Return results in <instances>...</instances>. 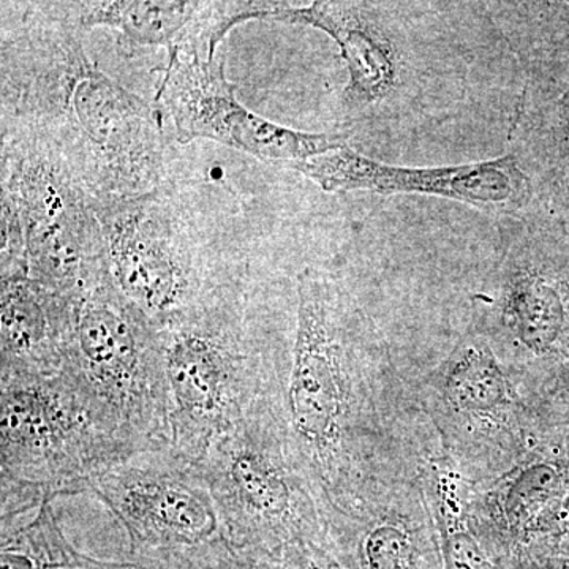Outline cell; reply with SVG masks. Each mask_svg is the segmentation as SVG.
I'll use <instances>...</instances> for the list:
<instances>
[{
	"instance_id": "cell-20",
	"label": "cell",
	"mask_w": 569,
	"mask_h": 569,
	"mask_svg": "<svg viewBox=\"0 0 569 569\" xmlns=\"http://www.w3.org/2000/svg\"><path fill=\"white\" fill-rule=\"evenodd\" d=\"M362 560L367 569H410V542L396 527H377L362 542Z\"/></svg>"
},
{
	"instance_id": "cell-11",
	"label": "cell",
	"mask_w": 569,
	"mask_h": 569,
	"mask_svg": "<svg viewBox=\"0 0 569 569\" xmlns=\"http://www.w3.org/2000/svg\"><path fill=\"white\" fill-rule=\"evenodd\" d=\"M89 493L126 530L130 559L189 552L227 541L200 468L170 448L123 460L93 479Z\"/></svg>"
},
{
	"instance_id": "cell-21",
	"label": "cell",
	"mask_w": 569,
	"mask_h": 569,
	"mask_svg": "<svg viewBox=\"0 0 569 569\" xmlns=\"http://www.w3.org/2000/svg\"><path fill=\"white\" fill-rule=\"evenodd\" d=\"M246 561L252 569H346L328 550L306 541Z\"/></svg>"
},
{
	"instance_id": "cell-19",
	"label": "cell",
	"mask_w": 569,
	"mask_h": 569,
	"mask_svg": "<svg viewBox=\"0 0 569 569\" xmlns=\"http://www.w3.org/2000/svg\"><path fill=\"white\" fill-rule=\"evenodd\" d=\"M559 488V475L549 466H535L523 471L509 489V518H523L531 509L548 501Z\"/></svg>"
},
{
	"instance_id": "cell-18",
	"label": "cell",
	"mask_w": 569,
	"mask_h": 569,
	"mask_svg": "<svg viewBox=\"0 0 569 569\" xmlns=\"http://www.w3.org/2000/svg\"><path fill=\"white\" fill-rule=\"evenodd\" d=\"M123 569H252L227 541L189 552L162 553L127 560Z\"/></svg>"
},
{
	"instance_id": "cell-1",
	"label": "cell",
	"mask_w": 569,
	"mask_h": 569,
	"mask_svg": "<svg viewBox=\"0 0 569 569\" xmlns=\"http://www.w3.org/2000/svg\"><path fill=\"white\" fill-rule=\"evenodd\" d=\"M2 17V132L28 138L62 163L93 203L160 189L163 121L89 58L59 2Z\"/></svg>"
},
{
	"instance_id": "cell-10",
	"label": "cell",
	"mask_w": 569,
	"mask_h": 569,
	"mask_svg": "<svg viewBox=\"0 0 569 569\" xmlns=\"http://www.w3.org/2000/svg\"><path fill=\"white\" fill-rule=\"evenodd\" d=\"M343 307L335 283L307 268L298 276V323L287 413L296 443L329 479L342 466L350 413Z\"/></svg>"
},
{
	"instance_id": "cell-5",
	"label": "cell",
	"mask_w": 569,
	"mask_h": 569,
	"mask_svg": "<svg viewBox=\"0 0 569 569\" xmlns=\"http://www.w3.org/2000/svg\"><path fill=\"white\" fill-rule=\"evenodd\" d=\"M63 372L110 419L134 455L170 448V411L159 329L110 277L73 306Z\"/></svg>"
},
{
	"instance_id": "cell-16",
	"label": "cell",
	"mask_w": 569,
	"mask_h": 569,
	"mask_svg": "<svg viewBox=\"0 0 569 569\" xmlns=\"http://www.w3.org/2000/svg\"><path fill=\"white\" fill-rule=\"evenodd\" d=\"M127 561L86 556L67 539L52 501H44L31 522L3 527L0 569H123Z\"/></svg>"
},
{
	"instance_id": "cell-15",
	"label": "cell",
	"mask_w": 569,
	"mask_h": 569,
	"mask_svg": "<svg viewBox=\"0 0 569 569\" xmlns=\"http://www.w3.org/2000/svg\"><path fill=\"white\" fill-rule=\"evenodd\" d=\"M74 305L33 282L26 269L0 272V378L61 372Z\"/></svg>"
},
{
	"instance_id": "cell-23",
	"label": "cell",
	"mask_w": 569,
	"mask_h": 569,
	"mask_svg": "<svg viewBox=\"0 0 569 569\" xmlns=\"http://www.w3.org/2000/svg\"><path fill=\"white\" fill-rule=\"evenodd\" d=\"M542 201L569 234V183L549 190L548 193L542 194Z\"/></svg>"
},
{
	"instance_id": "cell-6",
	"label": "cell",
	"mask_w": 569,
	"mask_h": 569,
	"mask_svg": "<svg viewBox=\"0 0 569 569\" xmlns=\"http://www.w3.org/2000/svg\"><path fill=\"white\" fill-rule=\"evenodd\" d=\"M2 194L17 204L29 277L78 302L108 279L102 224L91 197L37 142L2 133Z\"/></svg>"
},
{
	"instance_id": "cell-4",
	"label": "cell",
	"mask_w": 569,
	"mask_h": 569,
	"mask_svg": "<svg viewBox=\"0 0 569 569\" xmlns=\"http://www.w3.org/2000/svg\"><path fill=\"white\" fill-rule=\"evenodd\" d=\"M159 335L170 449L198 463L216 438L263 400L241 305L224 288Z\"/></svg>"
},
{
	"instance_id": "cell-9",
	"label": "cell",
	"mask_w": 569,
	"mask_h": 569,
	"mask_svg": "<svg viewBox=\"0 0 569 569\" xmlns=\"http://www.w3.org/2000/svg\"><path fill=\"white\" fill-rule=\"evenodd\" d=\"M197 466L219 509L224 539L242 559L280 549L298 535L301 492L264 400L216 438Z\"/></svg>"
},
{
	"instance_id": "cell-7",
	"label": "cell",
	"mask_w": 569,
	"mask_h": 569,
	"mask_svg": "<svg viewBox=\"0 0 569 569\" xmlns=\"http://www.w3.org/2000/svg\"><path fill=\"white\" fill-rule=\"evenodd\" d=\"M112 287L156 329L190 316L224 290L212 282L182 217L159 190L93 203Z\"/></svg>"
},
{
	"instance_id": "cell-12",
	"label": "cell",
	"mask_w": 569,
	"mask_h": 569,
	"mask_svg": "<svg viewBox=\"0 0 569 569\" xmlns=\"http://www.w3.org/2000/svg\"><path fill=\"white\" fill-rule=\"evenodd\" d=\"M168 54L153 107L181 144L212 140L288 167L348 144L342 133L301 132L249 110L224 77L223 56L198 48H176Z\"/></svg>"
},
{
	"instance_id": "cell-13",
	"label": "cell",
	"mask_w": 569,
	"mask_h": 569,
	"mask_svg": "<svg viewBox=\"0 0 569 569\" xmlns=\"http://www.w3.org/2000/svg\"><path fill=\"white\" fill-rule=\"evenodd\" d=\"M290 168L328 193L372 192L447 198L500 217L542 203L537 183L511 152L485 162L449 167H397L342 146Z\"/></svg>"
},
{
	"instance_id": "cell-8",
	"label": "cell",
	"mask_w": 569,
	"mask_h": 569,
	"mask_svg": "<svg viewBox=\"0 0 569 569\" xmlns=\"http://www.w3.org/2000/svg\"><path fill=\"white\" fill-rule=\"evenodd\" d=\"M488 11L522 71L509 152L542 198L569 183V2H496Z\"/></svg>"
},
{
	"instance_id": "cell-2",
	"label": "cell",
	"mask_w": 569,
	"mask_h": 569,
	"mask_svg": "<svg viewBox=\"0 0 569 569\" xmlns=\"http://www.w3.org/2000/svg\"><path fill=\"white\" fill-rule=\"evenodd\" d=\"M0 385L2 527L56 497L89 493L93 479L134 455L63 370Z\"/></svg>"
},
{
	"instance_id": "cell-22",
	"label": "cell",
	"mask_w": 569,
	"mask_h": 569,
	"mask_svg": "<svg viewBox=\"0 0 569 569\" xmlns=\"http://www.w3.org/2000/svg\"><path fill=\"white\" fill-rule=\"evenodd\" d=\"M447 518L445 553L448 569H490L488 557L479 548L477 539L468 533L462 522L452 519V515H447Z\"/></svg>"
},
{
	"instance_id": "cell-17",
	"label": "cell",
	"mask_w": 569,
	"mask_h": 569,
	"mask_svg": "<svg viewBox=\"0 0 569 569\" xmlns=\"http://www.w3.org/2000/svg\"><path fill=\"white\" fill-rule=\"evenodd\" d=\"M447 387L456 406L466 411H490L507 400V378L492 348L481 340L467 343L449 367Z\"/></svg>"
},
{
	"instance_id": "cell-3",
	"label": "cell",
	"mask_w": 569,
	"mask_h": 569,
	"mask_svg": "<svg viewBox=\"0 0 569 569\" xmlns=\"http://www.w3.org/2000/svg\"><path fill=\"white\" fill-rule=\"evenodd\" d=\"M429 3L280 2L268 20L307 26L326 33L346 62L340 96L343 137L403 118L426 92L436 58L421 21ZM429 40V39H427Z\"/></svg>"
},
{
	"instance_id": "cell-14",
	"label": "cell",
	"mask_w": 569,
	"mask_h": 569,
	"mask_svg": "<svg viewBox=\"0 0 569 569\" xmlns=\"http://www.w3.org/2000/svg\"><path fill=\"white\" fill-rule=\"evenodd\" d=\"M78 29L108 28L133 47L198 48L217 54L224 37L250 20H266L277 2L89 0L59 2Z\"/></svg>"
}]
</instances>
